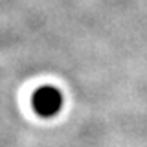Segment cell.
I'll return each mask as SVG.
<instances>
[{
	"label": "cell",
	"instance_id": "6da1fadb",
	"mask_svg": "<svg viewBox=\"0 0 147 147\" xmlns=\"http://www.w3.org/2000/svg\"><path fill=\"white\" fill-rule=\"evenodd\" d=\"M63 103V92L52 85L39 86L31 96V107H33L35 114H39L40 118H53L55 114L61 112Z\"/></svg>",
	"mask_w": 147,
	"mask_h": 147
}]
</instances>
